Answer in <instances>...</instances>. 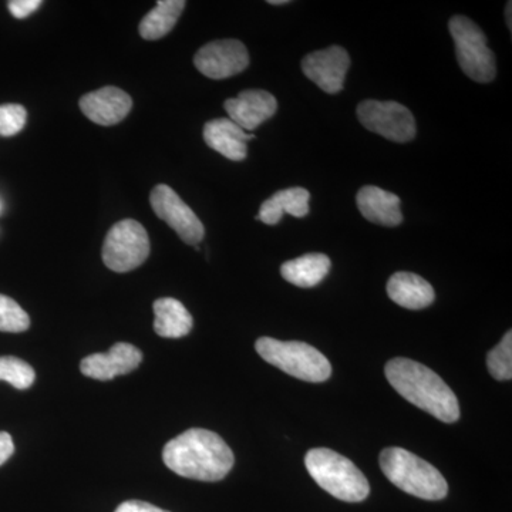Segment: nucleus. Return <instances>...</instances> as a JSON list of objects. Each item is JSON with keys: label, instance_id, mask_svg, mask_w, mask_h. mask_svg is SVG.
<instances>
[{"label": "nucleus", "instance_id": "1", "mask_svg": "<svg viewBox=\"0 0 512 512\" xmlns=\"http://www.w3.org/2000/svg\"><path fill=\"white\" fill-rule=\"evenodd\" d=\"M165 466L191 480H224L235 463L234 453L214 431L190 429L168 441L163 450Z\"/></svg>", "mask_w": 512, "mask_h": 512}, {"label": "nucleus", "instance_id": "2", "mask_svg": "<svg viewBox=\"0 0 512 512\" xmlns=\"http://www.w3.org/2000/svg\"><path fill=\"white\" fill-rule=\"evenodd\" d=\"M384 372L390 386L407 402L444 423H454L460 419L456 394L429 367L397 357L387 363Z\"/></svg>", "mask_w": 512, "mask_h": 512}, {"label": "nucleus", "instance_id": "3", "mask_svg": "<svg viewBox=\"0 0 512 512\" xmlns=\"http://www.w3.org/2000/svg\"><path fill=\"white\" fill-rule=\"evenodd\" d=\"M380 468L390 483L404 493L427 501L446 498V478L423 458L399 447L384 448L379 457Z\"/></svg>", "mask_w": 512, "mask_h": 512}, {"label": "nucleus", "instance_id": "4", "mask_svg": "<svg viewBox=\"0 0 512 512\" xmlns=\"http://www.w3.org/2000/svg\"><path fill=\"white\" fill-rule=\"evenodd\" d=\"M305 466L320 488L346 503L365 501L370 493L369 481L342 454L329 448H313L305 457Z\"/></svg>", "mask_w": 512, "mask_h": 512}, {"label": "nucleus", "instance_id": "5", "mask_svg": "<svg viewBox=\"0 0 512 512\" xmlns=\"http://www.w3.org/2000/svg\"><path fill=\"white\" fill-rule=\"evenodd\" d=\"M255 349L269 365L303 382L322 383L332 375L329 360L308 343L259 338Z\"/></svg>", "mask_w": 512, "mask_h": 512}, {"label": "nucleus", "instance_id": "6", "mask_svg": "<svg viewBox=\"0 0 512 512\" xmlns=\"http://www.w3.org/2000/svg\"><path fill=\"white\" fill-rule=\"evenodd\" d=\"M448 29L456 43V55L461 70L474 82H493L497 74V64L480 26L466 16H454L448 23Z\"/></svg>", "mask_w": 512, "mask_h": 512}, {"label": "nucleus", "instance_id": "7", "mask_svg": "<svg viewBox=\"0 0 512 512\" xmlns=\"http://www.w3.org/2000/svg\"><path fill=\"white\" fill-rule=\"evenodd\" d=\"M150 238L140 222L123 220L111 227L104 239L103 262L111 271H134L150 255Z\"/></svg>", "mask_w": 512, "mask_h": 512}, {"label": "nucleus", "instance_id": "8", "mask_svg": "<svg viewBox=\"0 0 512 512\" xmlns=\"http://www.w3.org/2000/svg\"><path fill=\"white\" fill-rule=\"evenodd\" d=\"M357 117L367 130L394 143H409L416 137L413 114L396 101H362L357 106Z\"/></svg>", "mask_w": 512, "mask_h": 512}, {"label": "nucleus", "instance_id": "9", "mask_svg": "<svg viewBox=\"0 0 512 512\" xmlns=\"http://www.w3.org/2000/svg\"><path fill=\"white\" fill-rule=\"evenodd\" d=\"M150 204L157 217L167 222L185 244L197 247L204 239L205 228L200 218L181 200L173 188L164 184L157 185L151 191Z\"/></svg>", "mask_w": 512, "mask_h": 512}, {"label": "nucleus", "instance_id": "10", "mask_svg": "<svg viewBox=\"0 0 512 512\" xmlns=\"http://www.w3.org/2000/svg\"><path fill=\"white\" fill-rule=\"evenodd\" d=\"M194 64L205 77L214 80L228 79L247 69L248 50L239 40H215L198 50Z\"/></svg>", "mask_w": 512, "mask_h": 512}, {"label": "nucleus", "instance_id": "11", "mask_svg": "<svg viewBox=\"0 0 512 512\" xmlns=\"http://www.w3.org/2000/svg\"><path fill=\"white\" fill-rule=\"evenodd\" d=\"M349 67V53L340 46H330L328 49L309 53L302 60L305 76L328 94L342 92Z\"/></svg>", "mask_w": 512, "mask_h": 512}, {"label": "nucleus", "instance_id": "12", "mask_svg": "<svg viewBox=\"0 0 512 512\" xmlns=\"http://www.w3.org/2000/svg\"><path fill=\"white\" fill-rule=\"evenodd\" d=\"M143 362V353L130 343H116L107 353H94L84 357L80 370L84 376L100 382H109L114 377L128 375Z\"/></svg>", "mask_w": 512, "mask_h": 512}, {"label": "nucleus", "instance_id": "13", "mask_svg": "<svg viewBox=\"0 0 512 512\" xmlns=\"http://www.w3.org/2000/svg\"><path fill=\"white\" fill-rule=\"evenodd\" d=\"M224 107L229 120L244 131H254L275 116L278 101L265 90H245L238 97L225 101Z\"/></svg>", "mask_w": 512, "mask_h": 512}, {"label": "nucleus", "instance_id": "14", "mask_svg": "<svg viewBox=\"0 0 512 512\" xmlns=\"http://www.w3.org/2000/svg\"><path fill=\"white\" fill-rule=\"evenodd\" d=\"M80 110L84 116L100 126H114L128 116L133 100L124 90L107 86L80 99Z\"/></svg>", "mask_w": 512, "mask_h": 512}, {"label": "nucleus", "instance_id": "15", "mask_svg": "<svg viewBox=\"0 0 512 512\" xmlns=\"http://www.w3.org/2000/svg\"><path fill=\"white\" fill-rule=\"evenodd\" d=\"M254 138V134H248L229 119L211 120L204 126L207 146L231 161L245 160L248 154L247 143Z\"/></svg>", "mask_w": 512, "mask_h": 512}, {"label": "nucleus", "instance_id": "16", "mask_svg": "<svg viewBox=\"0 0 512 512\" xmlns=\"http://www.w3.org/2000/svg\"><path fill=\"white\" fill-rule=\"evenodd\" d=\"M356 204L360 214L373 224L397 227L403 222L400 198L375 185H366L357 192Z\"/></svg>", "mask_w": 512, "mask_h": 512}, {"label": "nucleus", "instance_id": "17", "mask_svg": "<svg viewBox=\"0 0 512 512\" xmlns=\"http://www.w3.org/2000/svg\"><path fill=\"white\" fill-rule=\"evenodd\" d=\"M387 295L402 308L419 311L427 308L436 298L433 286L412 272H397L387 282Z\"/></svg>", "mask_w": 512, "mask_h": 512}, {"label": "nucleus", "instance_id": "18", "mask_svg": "<svg viewBox=\"0 0 512 512\" xmlns=\"http://www.w3.org/2000/svg\"><path fill=\"white\" fill-rule=\"evenodd\" d=\"M309 200L311 194L305 188L295 187L278 191L261 205L256 220L266 225H276L281 222L284 214L295 218L306 217L309 214Z\"/></svg>", "mask_w": 512, "mask_h": 512}, {"label": "nucleus", "instance_id": "19", "mask_svg": "<svg viewBox=\"0 0 512 512\" xmlns=\"http://www.w3.org/2000/svg\"><path fill=\"white\" fill-rule=\"evenodd\" d=\"M154 330L161 338L180 339L192 329V316L187 308L173 298H161L154 302Z\"/></svg>", "mask_w": 512, "mask_h": 512}, {"label": "nucleus", "instance_id": "20", "mask_svg": "<svg viewBox=\"0 0 512 512\" xmlns=\"http://www.w3.org/2000/svg\"><path fill=\"white\" fill-rule=\"evenodd\" d=\"M330 259L323 254H306L281 266V275L299 288L319 285L330 271Z\"/></svg>", "mask_w": 512, "mask_h": 512}, {"label": "nucleus", "instance_id": "21", "mask_svg": "<svg viewBox=\"0 0 512 512\" xmlns=\"http://www.w3.org/2000/svg\"><path fill=\"white\" fill-rule=\"evenodd\" d=\"M187 3L184 0H160L156 8L148 12L138 26V32L146 40H158L173 30Z\"/></svg>", "mask_w": 512, "mask_h": 512}, {"label": "nucleus", "instance_id": "22", "mask_svg": "<svg viewBox=\"0 0 512 512\" xmlns=\"http://www.w3.org/2000/svg\"><path fill=\"white\" fill-rule=\"evenodd\" d=\"M36 373L25 360L13 356L0 357V380L12 384L15 389L26 390L35 383Z\"/></svg>", "mask_w": 512, "mask_h": 512}, {"label": "nucleus", "instance_id": "23", "mask_svg": "<svg viewBox=\"0 0 512 512\" xmlns=\"http://www.w3.org/2000/svg\"><path fill=\"white\" fill-rule=\"evenodd\" d=\"M487 367L495 380L505 382L512 379V332L505 333L500 345L495 346L487 356Z\"/></svg>", "mask_w": 512, "mask_h": 512}, {"label": "nucleus", "instance_id": "24", "mask_svg": "<svg viewBox=\"0 0 512 512\" xmlns=\"http://www.w3.org/2000/svg\"><path fill=\"white\" fill-rule=\"evenodd\" d=\"M29 326V315L20 308L19 303L9 296L0 295V332H25Z\"/></svg>", "mask_w": 512, "mask_h": 512}, {"label": "nucleus", "instance_id": "25", "mask_svg": "<svg viewBox=\"0 0 512 512\" xmlns=\"http://www.w3.org/2000/svg\"><path fill=\"white\" fill-rule=\"evenodd\" d=\"M26 121H28V111L20 104L0 106V136H16L25 128Z\"/></svg>", "mask_w": 512, "mask_h": 512}, {"label": "nucleus", "instance_id": "26", "mask_svg": "<svg viewBox=\"0 0 512 512\" xmlns=\"http://www.w3.org/2000/svg\"><path fill=\"white\" fill-rule=\"evenodd\" d=\"M10 13L16 19H25L42 6L40 0H12L8 3Z\"/></svg>", "mask_w": 512, "mask_h": 512}, {"label": "nucleus", "instance_id": "27", "mask_svg": "<svg viewBox=\"0 0 512 512\" xmlns=\"http://www.w3.org/2000/svg\"><path fill=\"white\" fill-rule=\"evenodd\" d=\"M114 512H170L161 510L156 505L144 503V501L131 500L120 504Z\"/></svg>", "mask_w": 512, "mask_h": 512}, {"label": "nucleus", "instance_id": "28", "mask_svg": "<svg viewBox=\"0 0 512 512\" xmlns=\"http://www.w3.org/2000/svg\"><path fill=\"white\" fill-rule=\"evenodd\" d=\"M15 453L12 436L6 431H0V466L6 463Z\"/></svg>", "mask_w": 512, "mask_h": 512}, {"label": "nucleus", "instance_id": "29", "mask_svg": "<svg viewBox=\"0 0 512 512\" xmlns=\"http://www.w3.org/2000/svg\"><path fill=\"white\" fill-rule=\"evenodd\" d=\"M511 2H508V5H507V23H508V28H512V22H511Z\"/></svg>", "mask_w": 512, "mask_h": 512}, {"label": "nucleus", "instance_id": "30", "mask_svg": "<svg viewBox=\"0 0 512 512\" xmlns=\"http://www.w3.org/2000/svg\"><path fill=\"white\" fill-rule=\"evenodd\" d=\"M269 5H286L289 3L288 0H269Z\"/></svg>", "mask_w": 512, "mask_h": 512}]
</instances>
